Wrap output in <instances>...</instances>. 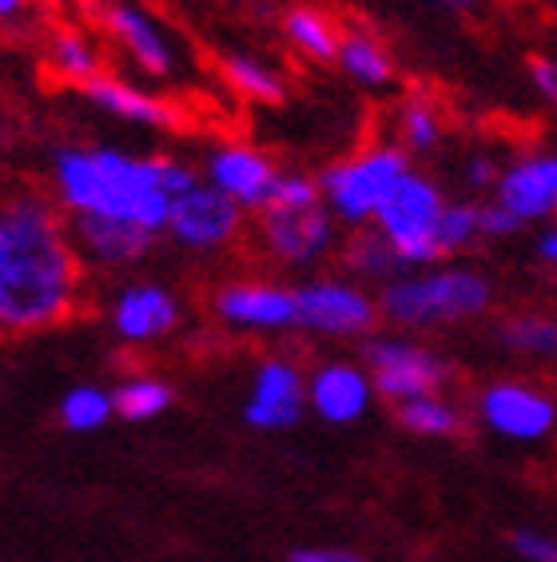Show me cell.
I'll return each mask as SVG.
<instances>
[{
    "label": "cell",
    "mask_w": 557,
    "mask_h": 562,
    "mask_svg": "<svg viewBox=\"0 0 557 562\" xmlns=\"http://www.w3.org/2000/svg\"><path fill=\"white\" fill-rule=\"evenodd\" d=\"M80 292L76 244L44 195L0 204V331L24 336L68 319Z\"/></svg>",
    "instance_id": "1"
},
{
    "label": "cell",
    "mask_w": 557,
    "mask_h": 562,
    "mask_svg": "<svg viewBox=\"0 0 557 562\" xmlns=\"http://www.w3.org/2000/svg\"><path fill=\"white\" fill-rule=\"evenodd\" d=\"M60 204L72 216L128 220L168 232L172 195L163 192L160 156H128L120 148H60L53 160Z\"/></svg>",
    "instance_id": "2"
},
{
    "label": "cell",
    "mask_w": 557,
    "mask_h": 562,
    "mask_svg": "<svg viewBox=\"0 0 557 562\" xmlns=\"http://www.w3.org/2000/svg\"><path fill=\"white\" fill-rule=\"evenodd\" d=\"M486 307H490V280L466 268L395 280L386 283L383 300H378V312L398 327L454 324V319H470Z\"/></svg>",
    "instance_id": "3"
},
{
    "label": "cell",
    "mask_w": 557,
    "mask_h": 562,
    "mask_svg": "<svg viewBox=\"0 0 557 562\" xmlns=\"http://www.w3.org/2000/svg\"><path fill=\"white\" fill-rule=\"evenodd\" d=\"M410 176L407 151L395 144H375V148L359 151L351 160L331 164L319 176L322 204L334 220L346 224H366L383 212V204L395 195V188Z\"/></svg>",
    "instance_id": "4"
},
{
    "label": "cell",
    "mask_w": 557,
    "mask_h": 562,
    "mask_svg": "<svg viewBox=\"0 0 557 562\" xmlns=\"http://www.w3.org/2000/svg\"><path fill=\"white\" fill-rule=\"evenodd\" d=\"M446 212L442 192L430 184L427 176L410 172L402 184L395 188V195L383 204V212L375 216L378 236L395 248V256L402 263H430L439 260V220Z\"/></svg>",
    "instance_id": "5"
},
{
    "label": "cell",
    "mask_w": 557,
    "mask_h": 562,
    "mask_svg": "<svg viewBox=\"0 0 557 562\" xmlns=\"http://www.w3.org/2000/svg\"><path fill=\"white\" fill-rule=\"evenodd\" d=\"M366 359V375L375 383V391L383 400L410 403V400H427V395H439L451 379L446 359H439L427 347L410 344V339H366L363 347Z\"/></svg>",
    "instance_id": "6"
},
{
    "label": "cell",
    "mask_w": 557,
    "mask_h": 562,
    "mask_svg": "<svg viewBox=\"0 0 557 562\" xmlns=\"http://www.w3.org/2000/svg\"><path fill=\"white\" fill-rule=\"evenodd\" d=\"M295 315H299L303 331H311V336L354 339L378 324V303L354 283L311 280L295 288Z\"/></svg>",
    "instance_id": "7"
},
{
    "label": "cell",
    "mask_w": 557,
    "mask_h": 562,
    "mask_svg": "<svg viewBox=\"0 0 557 562\" xmlns=\"http://www.w3.org/2000/svg\"><path fill=\"white\" fill-rule=\"evenodd\" d=\"M239 224H243V207L212 184H195L192 192H183L168 216L172 239L192 251L227 248L239 236Z\"/></svg>",
    "instance_id": "8"
},
{
    "label": "cell",
    "mask_w": 557,
    "mask_h": 562,
    "mask_svg": "<svg viewBox=\"0 0 557 562\" xmlns=\"http://www.w3.org/2000/svg\"><path fill=\"white\" fill-rule=\"evenodd\" d=\"M259 236L278 263H311L334 239V216L327 204L315 207H263Z\"/></svg>",
    "instance_id": "9"
},
{
    "label": "cell",
    "mask_w": 557,
    "mask_h": 562,
    "mask_svg": "<svg viewBox=\"0 0 557 562\" xmlns=\"http://www.w3.org/2000/svg\"><path fill=\"white\" fill-rule=\"evenodd\" d=\"M303 407H307V375L291 359H268L251 379L243 419L255 431H287L303 419Z\"/></svg>",
    "instance_id": "10"
},
{
    "label": "cell",
    "mask_w": 557,
    "mask_h": 562,
    "mask_svg": "<svg viewBox=\"0 0 557 562\" xmlns=\"http://www.w3.org/2000/svg\"><path fill=\"white\" fill-rule=\"evenodd\" d=\"M275 164L268 151L251 148V144H219L207 156V184L219 188L227 200H236L239 207H268L271 192H275Z\"/></svg>",
    "instance_id": "11"
},
{
    "label": "cell",
    "mask_w": 557,
    "mask_h": 562,
    "mask_svg": "<svg viewBox=\"0 0 557 562\" xmlns=\"http://www.w3.org/2000/svg\"><path fill=\"white\" fill-rule=\"evenodd\" d=\"M215 315L231 327H247V331H287L299 327L295 315V292L275 288V283L259 280H239L227 283L215 292Z\"/></svg>",
    "instance_id": "12"
},
{
    "label": "cell",
    "mask_w": 557,
    "mask_h": 562,
    "mask_svg": "<svg viewBox=\"0 0 557 562\" xmlns=\"http://www.w3.org/2000/svg\"><path fill=\"white\" fill-rule=\"evenodd\" d=\"M482 419L505 439H542L554 427L557 407L525 383H493L482 391Z\"/></svg>",
    "instance_id": "13"
},
{
    "label": "cell",
    "mask_w": 557,
    "mask_h": 562,
    "mask_svg": "<svg viewBox=\"0 0 557 562\" xmlns=\"http://www.w3.org/2000/svg\"><path fill=\"white\" fill-rule=\"evenodd\" d=\"M112 327L128 344H151L180 327V303L160 283H132L112 303Z\"/></svg>",
    "instance_id": "14"
},
{
    "label": "cell",
    "mask_w": 557,
    "mask_h": 562,
    "mask_svg": "<svg viewBox=\"0 0 557 562\" xmlns=\"http://www.w3.org/2000/svg\"><path fill=\"white\" fill-rule=\"evenodd\" d=\"M375 383L359 363H322L307 375V407L327 423H354L371 407Z\"/></svg>",
    "instance_id": "15"
},
{
    "label": "cell",
    "mask_w": 557,
    "mask_h": 562,
    "mask_svg": "<svg viewBox=\"0 0 557 562\" xmlns=\"http://www.w3.org/2000/svg\"><path fill=\"white\" fill-rule=\"evenodd\" d=\"M72 239L76 248L84 251L88 260L120 268V263H136L148 256L156 244V232L128 220H107V216H76L72 220Z\"/></svg>",
    "instance_id": "16"
},
{
    "label": "cell",
    "mask_w": 557,
    "mask_h": 562,
    "mask_svg": "<svg viewBox=\"0 0 557 562\" xmlns=\"http://www.w3.org/2000/svg\"><path fill=\"white\" fill-rule=\"evenodd\" d=\"M498 204L518 220H537L557 212V156H534L498 176Z\"/></svg>",
    "instance_id": "17"
},
{
    "label": "cell",
    "mask_w": 557,
    "mask_h": 562,
    "mask_svg": "<svg viewBox=\"0 0 557 562\" xmlns=\"http://www.w3.org/2000/svg\"><path fill=\"white\" fill-rule=\"evenodd\" d=\"M104 29L120 41V48L136 60L144 72L151 76H163L172 72V44H168V36L160 33V24L151 21L148 12H139L136 4H112V9L104 12Z\"/></svg>",
    "instance_id": "18"
},
{
    "label": "cell",
    "mask_w": 557,
    "mask_h": 562,
    "mask_svg": "<svg viewBox=\"0 0 557 562\" xmlns=\"http://www.w3.org/2000/svg\"><path fill=\"white\" fill-rule=\"evenodd\" d=\"M96 109L112 112V116L139 124V128H175L180 124V112L172 104H163L160 97H151L144 88L128 85V80H116V76H96L80 88Z\"/></svg>",
    "instance_id": "19"
},
{
    "label": "cell",
    "mask_w": 557,
    "mask_h": 562,
    "mask_svg": "<svg viewBox=\"0 0 557 562\" xmlns=\"http://www.w3.org/2000/svg\"><path fill=\"white\" fill-rule=\"evenodd\" d=\"M283 33H287V41L295 44L299 53L315 56V60H334V56H339V44H343V29H339L327 12L307 9V4L291 9L287 16H283Z\"/></svg>",
    "instance_id": "20"
},
{
    "label": "cell",
    "mask_w": 557,
    "mask_h": 562,
    "mask_svg": "<svg viewBox=\"0 0 557 562\" xmlns=\"http://www.w3.org/2000/svg\"><path fill=\"white\" fill-rule=\"evenodd\" d=\"M219 68H224L227 85L236 88L239 97L255 100V104H283V97H287V85H283L259 56L227 53L224 60H219Z\"/></svg>",
    "instance_id": "21"
},
{
    "label": "cell",
    "mask_w": 557,
    "mask_h": 562,
    "mask_svg": "<svg viewBox=\"0 0 557 562\" xmlns=\"http://www.w3.org/2000/svg\"><path fill=\"white\" fill-rule=\"evenodd\" d=\"M339 65H343L346 76H354L359 85H386L395 65H390V53H386L383 44L375 36L366 33H354V29H343V44H339V56H334Z\"/></svg>",
    "instance_id": "22"
},
{
    "label": "cell",
    "mask_w": 557,
    "mask_h": 562,
    "mask_svg": "<svg viewBox=\"0 0 557 562\" xmlns=\"http://www.w3.org/2000/svg\"><path fill=\"white\" fill-rule=\"evenodd\" d=\"M48 65H53V72L60 80H72V85L84 88L88 80L100 76V53L84 33L65 29V33H56L53 44H48Z\"/></svg>",
    "instance_id": "23"
},
{
    "label": "cell",
    "mask_w": 557,
    "mask_h": 562,
    "mask_svg": "<svg viewBox=\"0 0 557 562\" xmlns=\"http://www.w3.org/2000/svg\"><path fill=\"white\" fill-rule=\"evenodd\" d=\"M172 387L163 383V379H151V375H136V379H124L116 391H112V407L116 415H124L128 423H144V419H156L172 407Z\"/></svg>",
    "instance_id": "24"
},
{
    "label": "cell",
    "mask_w": 557,
    "mask_h": 562,
    "mask_svg": "<svg viewBox=\"0 0 557 562\" xmlns=\"http://www.w3.org/2000/svg\"><path fill=\"white\" fill-rule=\"evenodd\" d=\"M398 423L414 435H427V439H451V435L462 431V415L458 407H451L439 395H427V400H410L395 407Z\"/></svg>",
    "instance_id": "25"
},
{
    "label": "cell",
    "mask_w": 557,
    "mask_h": 562,
    "mask_svg": "<svg viewBox=\"0 0 557 562\" xmlns=\"http://www.w3.org/2000/svg\"><path fill=\"white\" fill-rule=\"evenodd\" d=\"M112 415H116L112 391L96 387V383H80L60 400V419H65L68 431H96Z\"/></svg>",
    "instance_id": "26"
},
{
    "label": "cell",
    "mask_w": 557,
    "mask_h": 562,
    "mask_svg": "<svg viewBox=\"0 0 557 562\" xmlns=\"http://www.w3.org/2000/svg\"><path fill=\"white\" fill-rule=\"evenodd\" d=\"M498 339H502L510 351H525V356H557V319L546 315H518V319H505L498 327Z\"/></svg>",
    "instance_id": "27"
},
{
    "label": "cell",
    "mask_w": 557,
    "mask_h": 562,
    "mask_svg": "<svg viewBox=\"0 0 557 562\" xmlns=\"http://www.w3.org/2000/svg\"><path fill=\"white\" fill-rule=\"evenodd\" d=\"M346 263H351L359 276H371V280H386V276H395V271L402 268V260L395 256V248H390L378 232H363V236H354L351 248H346Z\"/></svg>",
    "instance_id": "28"
},
{
    "label": "cell",
    "mask_w": 557,
    "mask_h": 562,
    "mask_svg": "<svg viewBox=\"0 0 557 562\" xmlns=\"http://www.w3.org/2000/svg\"><path fill=\"white\" fill-rule=\"evenodd\" d=\"M478 236H482V207L446 204V212H442V220H439V251L442 256L466 248V244H474Z\"/></svg>",
    "instance_id": "29"
},
{
    "label": "cell",
    "mask_w": 557,
    "mask_h": 562,
    "mask_svg": "<svg viewBox=\"0 0 557 562\" xmlns=\"http://www.w3.org/2000/svg\"><path fill=\"white\" fill-rule=\"evenodd\" d=\"M398 136H402V144L414 151L434 148L442 136L439 112L430 109L427 100H410V104H402V112H398Z\"/></svg>",
    "instance_id": "30"
},
{
    "label": "cell",
    "mask_w": 557,
    "mask_h": 562,
    "mask_svg": "<svg viewBox=\"0 0 557 562\" xmlns=\"http://www.w3.org/2000/svg\"><path fill=\"white\" fill-rule=\"evenodd\" d=\"M315 204H322L319 180H311V176L303 172H278L268 207H315Z\"/></svg>",
    "instance_id": "31"
},
{
    "label": "cell",
    "mask_w": 557,
    "mask_h": 562,
    "mask_svg": "<svg viewBox=\"0 0 557 562\" xmlns=\"http://www.w3.org/2000/svg\"><path fill=\"white\" fill-rule=\"evenodd\" d=\"M510 547H514L525 562H557V542L546 539V535H534V530H514V535H510Z\"/></svg>",
    "instance_id": "32"
},
{
    "label": "cell",
    "mask_w": 557,
    "mask_h": 562,
    "mask_svg": "<svg viewBox=\"0 0 557 562\" xmlns=\"http://www.w3.org/2000/svg\"><path fill=\"white\" fill-rule=\"evenodd\" d=\"M530 80H534V88L542 92V97L557 104V60L554 56H534V60H530Z\"/></svg>",
    "instance_id": "33"
},
{
    "label": "cell",
    "mask_w": 557,
    "mask_h": 562,
    "mask_svg": "<svg viewBox=\"0 0 557 562\" xmlns=\"http://www.w3.org/2000/svg\"><path fill=\"white\" fill-rule=\"evenodd\" d=\"M518 227H522V220L514 212H505L502 204L482 207V236H514Z\"/></svg>",
    "instance_id": "34"
},
{
    "label": "cell",
    "mask_w": 557,
    "mask_h": 562,
    "mask_svg": "<svg viewBox=\"0 0 557 562\" xmlns=\"http://www.w3.org/2000/svg\"><path fill=\"white\" fill-rule=\"evenodd\" d=\"M291 562H366V559L354 551H339V547H299V551H291Z\"/></svg>",
    "instance_id": "35"
},
{
    "label": "cell",
    "mask_w": 557,
    "mask_h": 562,
    "mask_svg": "<svg viewBox=\"0 0 557 562\" xmlns=\"http://www.w3.org/2000/svg\"><path fill=\"white\" fill-rule=\"evenodd\" d=\"M466 180H470V188H498V168H493L490 156H470V164H466Z\"/></svg>",
    "instance_id": "36"
},
{
    "label": "cell",
    "mask_w": 557,
    "mask_h": 562,
    "mask_svg": "<svg viewBox=\"0 0 557 562\" xmlns=\"http://www.w3.org/2000/svg\"><path fill=\"white\" fill-rule=\"evenodd\" d=\"M537 251H542V260L557 263V227H554V232H546V236H542V244H537Z\"/></svg>",
    "instance_id": "37"
},
{
    "label": "cell",
    "mask_w": 557,
    "mask_h": 562,
    "mask_svg": "<svg viewBox=\"0 0 557 562\" xmlns=\"http://www.w3.org/2000/svg\"><path fill=\"white\" fill-rule=\"evenodd\" d=\"M24 4H29V0H0V21H9V16L24 12Z\"/></svg>",
    "instance_id": "38"
},
{
    "label": "cell",
    "mask_w": 557,
    "mask_h": 562,
    "mask_svg": "<svg viewBox=\"0 0 557 562\" xmlns=\"http://www.w3.org/2000/svg\"><path fill=\"white\" fill-rule=\"evenodd\" d=\"M439 4H446V9H474L478 0H439Z\"/></svg>",
    "instance_id": "39"
}]
</instances>
